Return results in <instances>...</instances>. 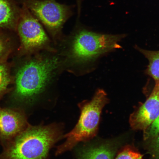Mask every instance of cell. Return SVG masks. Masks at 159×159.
<instances>
[{"mask_svg":"<svg viewBox=\"0 0 159 159\" xmlns=\"http://www.w3.org/2000/svg\"><path fill=\"white\" fill-rule=\"evenodd\" d=\"M115 159H143L142 155L130 148L121 151Z\"/></svg>","mask_w":159,"mask_h":159,"instance_id":"9a60e30c","label":"cell"},{"mask_svg":"<svg viewBox=\"0 0 159 159\" xmlns=\"http://www.w3.org/2000/svg\"><path fill=\"white\" fill-rule=\"evenodd\" d=\"M11 80L9 65L4 59H0V100L7 92Z\"/></svg>","mask_w":159,"mask_h":159,"instance_id":"7c38bea8","label":"cell"},{"mask_svg":"<svg viewBox=\"0 0 159 159\" xmlns=\"http://www.w3.org/2000/svg\"><path fill=\"white\" fill-rule=\"evenodd\" d=\"M159 116V84H155L146 101L130 115V124L133 129L144 131Z\"/></svg>","mask_w":159,"mask_h":159,"instance_id":"ba28073f","label":"cell"},{"mask_svg":"<svg viewBox=\"0 0 159 159\" xmlns=\"http://www.w3.org/2000/svg\"><path fill=\"white\" fill-rule=\"evenodd\" d=\"M125 36L102 34L79 27L67 40L61 53L63 66L70 70L85 67L101 56L120 48L119 43Z\"/></svg>","mask_w":159,"mask_h":159,"instance_id":"7a4b0ae2","label":"cell"},{"mask_svg":"<svg viewBox=\"0 0 159 159\" xmlns=\"http://www.w3.org/2000/svg\"><path fill=\"white\" fill-rule=\"evenodd\" d=\"M29 125L22 109L0 107V142L3 146Z\"/></svg>","mask_w":159,"mask_h":159,"instance_id":"52a82bcc","label":"cell"},{"mask_svg":"<svg viewBox=\"0 0 159 159\" xmlns=\"http://www.w3.org/2000/svg\"><path fill=\"white\" fill-rule=\"evenodd\" d=\"M40 22L55 44L62 40L63 25L73 15L70 6L55 0H17Z\"/></svg>","mask_w":159,"mask_h":159,"instance_id":"5b68a950","label":"cell"},{"mask_svg":"<svg viewBox=\"0 0 159 159\" xmlns=\"http://www.w3.org/2000/svg\"><path fill=\"white\" fill-rule=\"evenodd\" d=\"M115 150L108 144H87L80 147L76 152L77 159H114Z\"/></svg>","mask_w":159,"mask_h":159,"instance_id":"30bf717a","label":"cell"},{"mask_svg":"<svg viewBox=\"0 0 159 159\" xmlns=\"http://www.w3.org/2000/svg\"><path fill=\"white\" fill-rule=\"evenodd\" d=\"M16 31L19 36L23 55H31L44 51L57 52L44 27L23 5H21Z\"/></svg>","mask_w":159,"mask_h":159,"instance_id":"8992f818","label":"cell"},{"mask_svg":"<svg viewBox=\"0 0 159 159\" xmlns=\"http://www.w3.org/2000/svg\"><path fill=\"white\" fill-rule=\"evenodd\" d=\"M151 140L149 147L150 154L155 159H159V134Z\"/></svg>","mask_w":159,"mask_h":159,"instance_id":"2e32d148","label":"cell"},{"mask_svg":"<svg viewBox=\"0 0 159 159\" xmlns=\"http://www.w3.org/2000/svg\"><path fill=\"white\" fill-rule=\"evenodd\" d=\"M62 125L32 126L3 146L0 159H47L50 150L63 138Z\"/></svg>","mask_w":159,"mask_h":159,"instance_id":"3957f363","label":"cell"},{"mask_svg":"<svg viewBox=\"0 0 159 159\" xmlns=\"http://www.w3.org/2000/svg\"><path fill=\"white\" fill-rule=\"evenodd\" d=\"M57 52L44 51L30 55L16 71L12 97L17 104L30 105L36 102L63 67Z\"/></svg>","mask_w":159,"mask_h":159,"instance_id":"6da1fadb","label":"cell"},{"mask_svg":"<svg viewBox=\"0 0 159 159\" xmlns=\"http://www.w3.org/2000/svg\"><path fill=\"white\" fill-rule=\"evenodd\" d=\"M76 2L77 9L80 10L82 8L83 0H75Z\"/></svg>","mask_w":159,"mask_h":159,"instance_id":"e0dca14e","label":"cell"},{"mask_svg":"<svg viewBox=\"0 0 159 159\" xmlns=\"http://www.w3.org/2000/svg\"><path fill=\"white\" fill-rule=\"evenodd\" d=\"M136 48L148 61L146 74L154 80L155 84H159V51L147 50L139 47Z\"/></svg>","mask_w":159,"mask_h":159,"instance_id":"8fae6325","label":"cell"},{"mask_svg":"<svg viewBox=\"0 0 159 159\" xmlns=\"http://www.w3.org/2000/svg\"><path fill=\"white\" fill-rule=\"evenodd\" d=\"M143 132L145 140L152 139L159 134V116Z\"/></svg>","mask_w":159,"mask_h":159,"instance_id":"4fadbf2b","label":"cell"},{"mask_svg":"<svg viewBox=\"0 0 159 159\" xmlns=\"http://www.w3.org/2000/svg\"><path fill=\"white\" fill-rule=\"evenodd\" d=\"M108 100L106 92L98 89L91 100L79 103L80 115L78 122L72 130L63 136L66 140L57 146L56 155L71 150L79 143L88 142L96 136L102 109Z\"/></svg>","mask_w":159,"mask_h":159,"instance_id":"277c9868","label":"cell"},{"mask_svg":"<svg viewBox=\"0 0 159 159\" xmlns=\"http://www.w3.org/2000/svg\"><path fill=\"white\" fill-rule=\"evenodd\" d=\"M11 45L7 36L0 32V59H5L11 50Z\"/></svg>","mask_w":159,"mask_h":159,"instance_id":"5bb4252c","label":"cell"},{"mask_svg":"<svg viewBox=\"0 0 159 159\" xmlns=\"http://www.w3.org/2000/svg\"><path fill=\"white\" fill-rule=\"evenodd\" d=\"M21 9L17 0H0V30L16 31Z\"/></svg>","mask_w":159,"mask_h":159,"instance_id":"9c48e42d","label":"cell"}]
</instances>
